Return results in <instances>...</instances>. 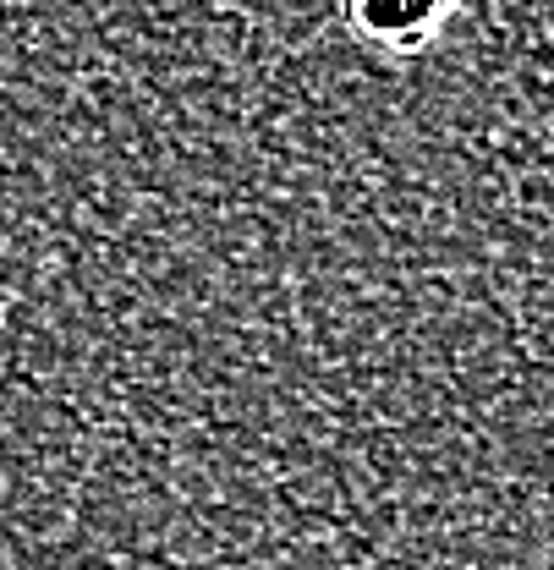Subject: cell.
Here are the masks:
<instances>
[{
    "label": "cell",
    "instance_id": "1",
    "mask_svg": "<svg viewBox=\"0 0 554 570\" xmlns=\"http://www.w3.org/2000/svg\"><path fill=\"white\" fill-rule=\"evenodd\" d=\"M445 17H450V0H351V28L385 50L428 45Z\"/></svg>",
    "mask_w": 554,
    "mask_h": 570
}]
</instances>
